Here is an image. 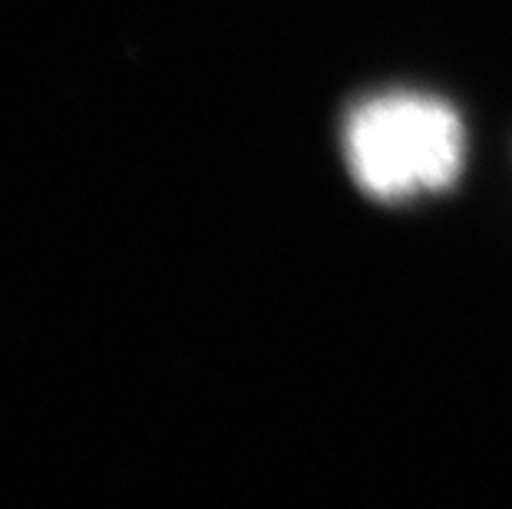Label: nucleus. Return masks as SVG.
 <instances>
[{"label":"nucleus","mask_w":512,"mask_h":509,"mask_svg":"<svg viewBox=\"0 0 512 509\" xmlns=\"http://www.w3.org/2000/svg\"><path fill=\"white\" fill-rule=\"evenodd\" d=\"M466 133L450 103L420 93H384L354 106L344 123L351 176L367 196L400 202L453 186Z\"/></svg>","instance_id":"obj_1"}]
</instances>
